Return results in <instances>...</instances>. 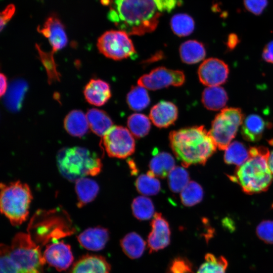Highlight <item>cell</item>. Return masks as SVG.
Masks as SVG:
<instances>
[{
  "label": "cell",
  "mask_w": 273,
  "mask_h": 273,
  "mask_svg": "<svg viewBox=\"0 0 273 273\" xmlns=\"http://www.w3.org/2000/svg\"><path fill=\"white\" fill-rule=\"evenodd\" d=\"M108 18L128 35H142L153 31L161 15L154 0H114Z\"/></svg>",
  "instance_id": "cell-1"
},
{
  "label": "cell",
  "mask_w": 273,
  "mask_h": 273,
  "mask_svg": "<svg viewBox=\"0 0 273 273\" xmlns=\"http://www.w3.org/2000/svg\"><path fill=\"white\" fill-rule=\"evenodd\" d=\"M169 138L175 157L185 167L205 164L217 148L209 132L202 125L172 131Z\"/></svg>",
  "instance_id": "cell-2"
},
{
  "label": "cell",
  "mask_w": 273,
  "mask_h": 273,
  "mask_svg": "<svg viewBox=\"0 0 273 273\" xmlns=\"http://www.w3.org/2000/svg\"><path fill=\"white\" fill-rule=\"evenodd\" d=\"M249 153L247 161L228 176L239 185L244 193L252 195L267 191L273 181V174L268 166L270 153L266 147H251Z\"/></svg>",
  "instance_id": "cell-3"
},
{
  "label": "cell",
  "mask_w": 273,
  "mask_h": 273,
  "mask_svg": "<svg viewBox=\"0 0 273 273\" xmlns=\"http://www.w3.org/2000/svg\"><path fill=\"white\" fill-rule=\"evenodd\" d=\"M57 163L62 175L72 181L86 175H96L102 168L101 160L97 154L79 147L61 149L57 154Z\"/></svg>",
  "instance_id": "cell-4"
},
{
  "label": "cell",
  "mask_w": 273,
  "mask_h": 273,
  "mask_svg": "<svg viewBox=\"0 0 273 273\" xmlns=\"http://www.w3.org/2000/svg\"><path fill=\"white\" fill-rule=\"evenodd\" d=\"M32 198L26 184L17 181L1 184V211L13 225H19L26 220Z\"/></svg>",
  "instance_id": "cell-5"
},
{
  "label": "cell",
  "mask_w": 273,
  "mask_h": 273,
  "mask_svg": "<svg viewBox=\"0 0 273 273\" xmlns=\"http://www.w3.org/2000/svg\"><path fill=\"white\" fill-rule=\"evenodd\" d=\"M9 253L14 262L24 273H43L46 261L40 249L29 233H19L13 238Z\"/></svg>",
  "instance_id": "cell-6"
},
{
  "label": "cell",
  "mask_w": 273,
  "mask_h": 273,
  "mask_svg": "<svg viewBox=\"0 0 273 273\" xmlns=\"http://www.w3.org/2000/svg\"><path fill=\"white\" fill-rule=\"evenodd\" d=\"M244 115L239 108H225L217 114L208 131L217 148L225 150L236 136Z\"/></svg>",
  "instance_id": "cell-7"
},
{
  "label": "cell",
  "mask_w": 273,
  "mask_h": 273,
  "mask_svg": "<svg viewBox=\"0 0 273 273\" xmlns=\"http://www.w3.org/2000/svg\"><path fill=\"white\" fill-rule=\"evenodd\" d=\"M97 47L105 57L121 60L136 56V51L128 34L122 30H109L99 38Z\"/></svg>",
  "instance_id": "cell-8"
},
{
  "label": "cell",
  "mask_w": 273,
  "mask_h": 273,
  "mask_svg": "<svg viewBox=\"0 0 273 273\" xmlns=\"http://www.w3.org/2000/svg\"><path fill=\"white\" fill-rule=\"evenodd\" d=\"M102 144L107 154L112 157L125 158L135 150V141L126 128L112 126L102 137Z\"/></svg>",
  "instance_id": "cell-9"
},
{
  "label": "cell",
  "mask_w": 273,
  "mask_h": 273,
  "mask_svg": "<svg viewBox=\"0 0 273 273\" xmlns=\"http://www.w3.org/2000/svg\"><path fill=\"white\" fill-rule=\"evenodd\" d=\"M185 81V75L182 71L159 67L140 77L138 84L148 89L156 90L169 86H181Z\"/></svg>",
  "instance_id": "cell-10"
},
{
  "label": "cell",
  "mask_w": 273,
  "mask_h": 273,
  "mask_svg": "<svg viewBox=\"0 0 273 273\" xmlns=\"http://www.w3.org/2000/svg\"><path fill=\"white\" fill-rule=\"evenodd\" d=\"M229 74L228 65L222 60L214 58L204 60L198 70L200 81L208 87L224 84L228 78Z\"/></svg>",
  "instance_id": "cell-11"
},
{
  "label": "cell",
  "mask_w": 273,
  "mask_h": 273,
  "mask_svg": "<svg viewBox=\"0 0 273 273\" xmlns=\"http://www.w3.org/2000/svg\"><path fill=\"white\" fill-rule=\"evenodd\" d=\"M42 255L46 263L59 271L67 269L73 260L70 246L63 241H57L47 246Z\"/></svg>",
  "instance_id": "cell-12"
},
{
  "label": "cell",
  "mask_w": 273,
  "mask_h": 273,
  "mask_svg": "<svg viewBox=\"0 0 273 273\" xmlns=\"http://www.w3.org/2000/svg\"><path fill=\"white\" fill-rule=\"evenodd\" d=\"M151 228L147 240L150 252L165 248L170 243V230L168 222L161 213L155 214Z\"/></svg>",
  "instance_id": "cell-13"
},
{
  "label": "cell",
  "mask_w": 273,
  "mask_h": 273,
  "mask_svg": "<svg viewBox=\"0 0 273 273\" xmlns=\"http://www.w3.org/2000/svg\"><path fill=\"white\" fill-rule=\"evenodd\" d=\"M37 31L48 39L53 54L65 47L67 43L64 25L55 15L48 18L42 25L38 27Z\"/></svg>",
  "instance_id": "cell-14"
},
{
  "label": "cell",
  "mask_w": 273,
  "mask_h": 273,
  "mask_svg": "<svg viewBox=\"0 0 273 273\" xmlns=\"http://www.w3.org/2000/svg\"><path fill=\"white\" fill-rule=\"evenodd\" d=\"M178 109L173 103L161 101L151 109L149 117L154 124L159 128H166L177 119Z\"/></svg>",
  "instance_id": "cell-15"
},
{
  "label": "cell",
  "mask_w": 273,
  "mask_h": 273,
  "mask_svg": "<svg viewBox=\"0 0 273 273\" xmlns=\"http://www.w3.org/2000/svg\"><path fill=\"white\" fill-rule=\"evenodd\" d=\"M109 239L108 231L102 227L87 229L77 237L78 241L81 246L95 251L103 249Z\"/></svg>",
  "instance_id": "cell-16"
},
{
  "label": "cell",
  "mask_w": 273,
  "mask_h": 273,
  "mask_svg": "<svg viewBox=\"0 0 273 273\" xmlns=\"http://www.w3.org/2000/svg\"><path fill=\"white\" fill-rule=\"evenodd\" d=\"M270 127L271 123L259 115L252 114L244 120L241 133L245 140L256 142L261 139L265 129Z\"/></svg>",
  "instance_id": "cell-17"
},
{
  "label": "cell",
  "mask_w": 273,
  "mask_h": 273,
  "mask_svg": "<svg viewBox=\"0 0 273 273\" xmlns=\"http://www.w3.org/2000/svg\"><path fill=\"white\" fill-rule=\"evenodd\" d=\"M86 100L96 106H101L109 100L111 92L109 84L101 79H91L83 91Z\"/></svg>",
  "instance_id": "cell-18"
},
{
  "label": "cell",
  "mask_w": 273,
  "mask_h": 273,
  "mask_svg": "<svg viewBox=\"0 0 273 273\" xmlns=\"http://www.w3.org/2000/svg\"><path fill=\"white\" fill-rule=\"evenodd\" d=\"M110 265L101 256L86 255L76 262L70 273H110Z\"/></svg>",
  "instance_id": "cell-19"
},
{
  "label": "cell",
  "mask_w": 273,
  "mask_h": 273,
  "mask_svg": "<svg viewBox=\"0 0 273 273\" xmlns=\"http://www.w3.org/2000/svg\"><path fill=\"white\" fill-rule=\"evenodd\" d=\"M175 167L174 158L169 153L157 152L151 159L147 174L155 177L164 178Z\"/></svg>",
  "instance_id": "cell-20"
},
{
  "label": "cell",
  "mask_w": 273,
  "mask_h": 273,
  "mask_svg": "<svg viewBox=\"0 0 273 273\" xmlns=\"http://www.w3.org/2000/svg\"><path fill=\"white\" fill-rule=\"evenodd\" d=\"M228 101L226 90L219 86L205 88L202 94V102L208 110L218 111L222 109Z\"/></svg>",
  "instance_id": "cell-21"
},
{
  "label": "cell",
  "mask_w": 273,
  "mask_h": 273,
  "mask_svg": "<svg viewBox=\"0 0 273 273\" xmlns=\"http://www.w3.org/2000/svg\"><path fill=\"white\" fill-rule=\"evenodd\" d=\"M179 52L181 61L188 64L198 63L206 56L204 46L196 40H189L181 43Z\"/></svg>",
  "instance_id": "cell-22"
},
{
  "label": "cell",
  "mask_w": 273,
  "mask_h": 273,
  "mask_svg": "<svg viewBox=\"0 0 273 273\" xmlns=\"http://www.w3.org/2000/svg\"><path fill=\"white\" fill-rule=\"evenodd\" d=\"M64 125L69 134L77 137L86 134L89 127L86 115L78 110L71 111L67 114L64 119Z\"/></svg>",
  "instance_id": "cell-23"
},
{
  "label": "cell",
  "mask_w": 273,
  "mask_h": 273,
  "mask_svg": "<svg viewBox=\"0 0 273 273\" xmlns=\"http://www.w3.org/2000/svg\"><path fill=\"white\" fill-rule=\"evenodd\" d=\"M86 116L89 127L96 134L102 137L113 126V122L104 111L96 108L88 110Z\"/></svg>",
  "instance_id": "cell-24"
},
{
  "label": "cell",
  "mask_w": 273,
  "mask_h": 273,
  "mask_svg": "<svg viewBox=\"0 0 273 273\" xmlns=\"http://www.w3.org/2000/svg\"><path fill=\"white\" fill-rule=\"evenodd\" d=\"M75 191L77 206L82 207L94 200L99 192V187L95 180L84 177L75 181Z\"/></svg>",
  "instance_id": "cell-25"
},
{
  "label": "cell",
  "mask_w": 273,
  "mask_h": 273,
  "mask_svg": "<svg viewBox=\"0 0 273 273\" xmlns=\"http://www.w3.org/2000/svg\"><path fill=\"white\" fill-rule=\"evenodd\" d=\"M120 245L124 253L131 259L140 257L143 254L146 243L137 233L131 232L126 235L121 240Z\"/></svg>",
  "instance_id": "cell-26"
},
{
  "label": "cell",
  "mask_w": 273,
  "mask_h": 273,
  "mask_svg": "<svg viewBox=\"0 0 273 273\" xmlns=\"http://www.w3.org/2000/svg\"><path fill=\"white\" fill-rule=\"evenodd\" d=\"M249 157V148L241 142L234 141L225 149L223 158L226 164L238 167L246 162Z\"/></svg>",
  "instance_id": "cell-27"
},
{
  "label": "cell",
  "mask_w": 273,
  "mask_h": 273,
  "mask_svg": "<svg viewBox=\"0 0 273 273\" xmlns=\"http://www.w3.org/2000/svg\"><path fill=\"white\" fill-rule=\"evenodd\" d=\"M126 102L130 109L139 111L148 106L150 99L146 88L140 85L133 86L127 95Z\"/></svg>",
  "instance_id": "cell-28"
},
{
  "label": "cell",
  "mask_w": 273,
  "mask_h": 273,
  "mask_svg": "<svg viewBox=\"0 0 273 273\" xmlns=\"http://www.w3.org/2000/svg\"><path fill=\"white\" fill-rule=\"evenodd\" d=\"M170 24L173 33L180 37L189 35L195 28V22L193 18L187 14L174 15L172 17Z\"/></svg>",
  "instance_id": "cell-29"
},
{
  "label": "cell",
  "mask_w": 273,
  "mask_h": 273,
  "mask_svg": "<svg viewBox=\"0 0 273 273\" xmlns=\"http://www.w3.org/2000/svg\"><path fill=\"white\" fill-rule=\"evenodd\" d=\"M127 126L131 134L136 138L146 136L151 128V122L143 114L134 113L130 115L127 121Z\"/></svg>",
  "instance_id": "cell-30"
},
{
  "label": "cell",
  "mask_w": 273,
  "mask_h": 273,
  "mask_svg": "<svg viewBox=\"0 0 273 273\" xmlns=\"http://www.w3.org/2000/svg\"><path fill=\"white\" fill-rule=\"evenodd\" d=\"M133 214L138 219L148 220L154 213V206L151 200L145 196L134 198L131 204Z\"/></svg>",
  "instance_id": "cell-31"
},
{
  "label": "cell",
  "mask_w": 273,
  "mask_h": 273,
  "mask_svg": "<svg viewBox=\"0 0 273 273\" xmlns=\"http://www.w3.org/2000/svg\"><path fill=\"white\" fill-rule=\"evenodd\" d=\"M228 265L226 259L223 256L216 257L207 253L205 262L200 266L197 273H225Z\"/></svg>",
  "instance_id": "cell-32"
},
{
  "label": "cell",
  "mask_w": 273,
  "mask_h": 273,
  "mask_svg": "<svg viewBox=\"0 0 273 273\" xmlns=\"http://www.w3.org/2000/svg\"><path fill=\"white\" fill-rule=\"evenodd\" d=\"M182 203L186 206H192L200 202L203 197V190L197 183L190 181L180 192Z\"/></svg>",
  "instance_id": "cell-33"
},
{
  "label": "cell",
  "mask_w": 273,
  "mask_h": 273,
  "mask_svg": "<svg viewBox=\"0 0 273 273\" xmlns=\"http://www.w3.org/2000/svg\"><path fill=\"white\" fill-rule=\"evenodd\" d=\"M190 181L188 171L182 167L175 166L168 175L169 188L174 193L180 192Z\"/></svg>",
  "instance_id": "cell-34"
},
{
  "label": "cell",
  "mask_w": 273,
  "mask_h": 273,
  "mask_svg": "<svg viewBox=\"0 0 273 273\" xmlns=\"http://www.w3.org/2000/svg\"><path fill=\"white\" fill-rule=\"evenodd\" d=\"M135 185L141 194L151 196L157 194L160 190V183L154 176L148 174H142L136 179Z\"/></svg>",
  "instance_id": "cell-35"
},
{
  "label": "cell",
  "mask_w": 273,
  "mask_h": 273,
  "mask_svg": "<svg viewBox=\"0 0 273 273\" xmlns=\"http://www.w3.org/2000/svg\"><path fill=\"white\" fill-rule=\"evenodd\" d=\"M36 46L41 62L46 69L49 83H51L54 81L59 80L60 74L57 70L56 65L53 57V53L52 52H44L42 51L37 45Z\"/></svg>",
  "instance_id": "cell-36"
},
{
  "label": "cell",
  "mask_w": 273,
  "mask_h": 273,
  "mask_svg": "<svg viewBox=\"0 0 273 273\" xmlns=\"http://www.w3.org/2000/svg\"><path fill=\"white\" fill-rule=\"evenodd\" d=\"M1 272L24 273L14 262L9 253V246L1 245Z\"/></svg>",
  "instance_id": "cell-37"
},
{
  "label": "cell",
  "mask_w": 273,
  "mask_h": 273,
  "mask_svg": "<svg viewBox=\"0 0 273 273\" xmlns=\"http://www.w3.org/2000/svg\"><path fill=\"white\" fill-rule=\"evenodd\" d=\"M11 87L9 97H7V104L12 110H17L19 108L22 100L26 88L25 84L24 82L19 81L15 82Z\"/></svg>",
  "instance_id": "cell-38"
},
{
  "label": "cell",
  "mask_w": 273,
  "mask_h": 273,
  "mask_svg": "<svg viewBox=\"0 0 273 273\" xmlns=\"http://www.w3.org/2000/svg\"><path fill=\"white\" fill-rule=\"evenodd\" d=\"M258 237L264 242L273 244V220H263L257 226Z\"/></svg>",
  "instance_id": "cell-39"
},
{
  "label": "cell",
  "mask_w": 273,
  "mask_h": 273,
  "mask_svg": "<svg viewBox=\"0 0 273 273\" xmlns=\"http://www.w3.org/2000/svg\"><path fill=\"white\" fill-rule=\"evenodd\" d=\"M168 273H193L192 265L186 258L178 257L170 263Z\"/></svg>",
  "instance_id": "cell-40"
},
{
  "label": "cell",
  "mask_w": 273,
  "mask_h": 273,
  "mask_svg": "<svg viewBox=\"0 0 273 273\" xmlns=\"http://www.w3.org/2000/svg\"><path fill=\"white\" fill-rule=\"evenodd\" d=\"M245 9L251 13L259 16L262 14L268 5V0H243Z\"/></svg>",
  "instance_id": "cell-41"
},
{
  "label": "cell",
  "mask_w": 273,
  "mask_h": 273,
  "mask_svg": "<svg viewBox=\"0 0 273 273\" xmlns=\"http://www.w3.org/2000/svg\"><path fill=\"white\" fill-rule=\"evenodd\" d=\"M159 12H170L179 5L178 0H154Z\"/></svg>",
  "instance_id": "cell-42"
},
{
  "label": "cell",
  "mask_w": 273,
  "mask_h": 273,
  "mask_svg": "<svg viewBox=\"0 0 273 273\" xmlns=\"http://www.w3.org/2000/svg\"><path fill=\"white\" fill-rule=\"evenodd\" d=\"M15 12V7L14 5H8L1 13V30L2 31L6 24L12 18Z\"/></svg>",
  "instance_id": "cell-43"
},
{
  "label": "cell",
  "mask_w": 273,
  "mask_h": 273,
  "mask_svg": "<svg viewBox=\"0 0 273 273\" xmlns=\"http://www.w3.org/2000/svg\"><path fill=\"white\" fill-rule=\"evenodd\" d=\"M262 56L264 61L273 64V40L269 41L265 46Z\"/></svg>",
  "instance_id": "cell-44"
},
{
  "label": "cell",
  "mask_w": 273,
  "mask_h": 273,
  "mask_svg": "<svg viewBox=\"0 0 273 273\" xmlns=\"http://www.w3.org/2000/svg\"><path fill=\"white\" fill-rule=\"evenodd\" d=\"M239 42L240 39L237 34L234 33H230L228 35L226 40V46L227 49L230 51L234 50L239 44Z\"/></svg>",
  "instance_id": "cell-45"
},
{
  "label": "cell",
  "mask_w": 273,
  "mask_h": 273,
  "mask_svg": "<svg viewBox=\"0 0 273 273\" xmlns=\"http://www.w3.org/2000/svg\"><path fill=\"white\" fill-rule=\"evenodd\" d=\"M0 95L1 97H2L5 94L7 88V78L3 73H1L0 75Z\"/></svg>",
  "instance_id": "cell-46"
},
{
  "label": "cell",
  "mask_w": 273,
  "mask_h": 273,
  "mask_svg": "<svg viewBox=\"0 0 273 273\" xmlns=\"http://www.w3.org/2000/svg\"><path fill=\"white\" fill-rule=\"evenodd\" d=\"M268 164L269 168L273 174V150L269 154L268 160Z\"/></svg>",
  "instance_id": "cell-47"
},
{
  "label": "cell",
  "mask_w": 273,
  "mask_h": 273,
  "mask_svg": "<svg viewBox=\"0 0 273 273\" xmlns=\"http://www.w3.org/2000/svg\"><path fill=\"white\" fill-rule=\"evenodd\" d=\"M125 1H136V0H125Z\"/></svg>",
  "instance_id": "cell-48"
}]
</instances>
